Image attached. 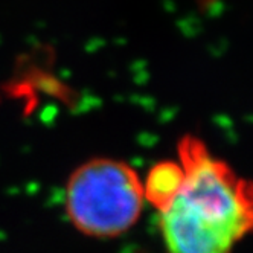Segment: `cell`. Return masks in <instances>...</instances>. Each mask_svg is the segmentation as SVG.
Masks as SVG:
<instances>
[{
    "mask_svg": "<svg viewBox=\"0 0 253 253\" xmlns=\"http://www.w3.org/2000/svg\"><path fill=\"white\" fill-rule=\"evenodd\" d=\"M185 172L177 159L159 160L142 178L143 198L159 212L165 211L183 186Z\"/></svg>",
    "mask_w": 253,
    "mask_h": 253,
    "instance_id": "3957f363",
    "label": "cell"
},
{
    "mask_svg": "<svg viewBox=\"0 0 253 253\" xmlns=\"http://www.w3.org/2000/svg\"><path fill=\"white\" fill-rule=\"evenodd\" d=\"M175 159L183 186L159 212L167 253H233L253 227L252 183L194 134L178 140Z\"/></svg>",
    "mask_w": 253,
    "mask_h": 253,
    "instance_id": "6da1fadb",
    "label": "cell"
},
{
    "mask_svg": "<svg viewBox=\"0 0 253 253\" xmlns=\"http://www.w3.org/2000/svg\"><path fill=\"white\" fill-rule=\"evenodd\" d=\"M142 177L125 160L92 157L70 172L64 188L69 223L87 238L112 240L131 230L142 215Z\"/></svg>",
    "mask_w": 253,
    "mask_h": 253,
    "instance_id": "7a4b0ae2",
    "label": "cell"
}]
</instances>
